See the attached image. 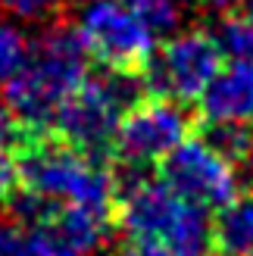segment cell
Segmentation results:
<instances>
[{"mask_svg":"<svg viewBox=\"0 0 253 256\" xmlns=\"http://www.w3.org/2000/svg\"><path fill=\"white\" fill-rule=\"evenodd\" d=\"M112 228L119 232L116 256H210L212 225L204 206L147 175L122 190L112 210Z\"/></svg>","mask_w":253,"mask_h":256,"instance_id":"obj_1","label":"cell"},{"mask_svg":"<svg viewBox=\"0 0 253 256\" xmlns=\"http://www.w3.org/2000/svg\"><path fill=\"white\" fill-rule=\"evenodd\" d=\"M88 60L75 25L50 22L28 44L22 66L0 88L4 106L32 132H47L60 104L88 78Z\"/></svg>","mask_w":253,"mask_h":256,"instance_id":"obj_2","label":"cell"},{"mask_svg":"<svg viewBox=\"0 0 253 256\" xmlns=\"http://www.w3.org/2000/svg\"><path fill=\"white\" fill-rule=\"evenodd\" d=\"M19 188L50 203L116 210V178L110 160L69 147L50 132H38L19 153Z\"/></svg>","mask_w":253,"mask_h":256,"instance_id":"obj_3","label":"cell"},{"mask_svg":"<svg viewBox=\"0 0 253 256\" xmlns=\"http://www.w3.org/2000/svg\"><path fill=\"white\" fill-rule=\"evenodd\" d=\"M147 97V84L141 72H110L97 78H84L75 91L60 104L47 132L66 140L69 147L97 160L112 156V138L119 119L134 104Z\"/></svg>","mask_w":253,"mask_h":256,"instance_id":"obj_4","label":"cell"},{"mask_svg":"<svg viewBox=\"0 0 253 256\" xmlns=\"http://www.w3.org/2000/svg\"><path fill=\"white\" fill-rule=\"evenodd\" d=\"M75 32L88 56L110 72H141L154 54V32L122 0H91Z\"/></svg>","mask_w":253,"mask_h":256,"instance_id":"obj_5","label":"cell"},{"mask_svg":"<svg viewBox=\"0 0 253 256\" xmlns=\"http://www.w3.org/2000/svg\"><path fill=\"white\" fill-rule=\"evenodd\" d=\"M219 69L222 54L212 34L204 28H191L154 50L147 66L141 69V78L147 84V94L175 100V104H191L204 94V88Z\"/></svg>","mask_w":253,"mask_h":256,"instance_id":"obj_6","label":"cell"},{"mask_svg":"<svg viewBox=\"0 0 253 256\" xmlns=\"http://www.w3.org/2000/svg\"><path fill=\"white\" fill-rule=\"evenodd\" d=\"M194 128L197 119L184 110V104L147 94L119 119L116 138H112V162L150 169L162 156H169L182 140L191 138Z\"/></svg>","mask_w":253,"mask_h":256,"instance_id":"obj_7","label":"cell"},{"mask_svg":"<svg viewBox=\"0 0 253 256\" xmlns=\"http://www.w3.org/2000/svg\"><path fill=\"white\" fill-rule=\"evenodd\" d=\"M160 178L175 194H182L184 200L204 210H222L241 190L234 166L219 150H212L204 138H188L169 156H162Z\"/></svg>","mask_w":253,"mask_h":256,"instance_id":"obj_8","label":"cell"},{"mask_svg":"<svg viewBox=\"0 0 253 256\" xmlns=\"http://www.w3.org/2000/svg\"><path fill=\"white\" fill-rule=\"evenodd\" d=\"M200 122H253V62H232L204 88Z\"/></svg>","mask_w":253,"mask_h":256,"instance_id":"obj_9","label":"cell"},{"mask_svg":"<svg viewBox=\"0 0 253 256\" xmlns=\"http://www.w3.org/2000/svg\"><path fill=\"white\" fill-rule=\"evenodd\" d=\"M41 228H47L75 256H94L110 244L112 212L94 206H75V203H56Z\"/></svg>","mask_w":253,"mask_h":256,"instance_id":"obj_10","label":"cell"},{"mask_svg":"<svg viewBox=\"0 0 253 256\" xmlns=\"http://www.w3.org/2000/svg\"><path fill=\"white\" fill-rule=\"evenodd\" d=\"M212 250L219 256H253V194L222 206L212 222Z\"/></svg>","mask_w":253,"mask_h":256,"instance_id":"obj_11","label":"cell"},{"mask_svg":"<svg viewBox=\"0 0 253 256\" xmlns=\"http://www.w3.org/2000/svg\"><path fill=\"white\" fill-rule=\"evenodd\" d=\"M0 256H75L41 225L16 219L10 210L0 212Z\"/></svg>","mask_w":253,"mask_h":256,"instance_id":"obj_12","label":"cell"},{"mask_svg":"<svg viewBox=\"0 0 253 256\" xmlns=\"http://www.w3.org/2000/svg\"><path fill=\"white\" fill-rule=\"evenodd\" d=\"M210 34L222 56H228L232 62H253V19L247 12L228 4H219Z\"/></svg>","mask_w":253,"mask_h":256,"instance_id":"obj_13","label":"cell"},{"mask_svg":"<svg viewBox=\"0 0 253 256\" xmlns=\"http://www.w3.org/2000/svg\"><path fill=\"white\" fill-rule=\"evenodd\" d=\"M134 12L144 19V25L156 34H172L182 22V4L178 0H128Z\"/></svg>","mask_w":253,"mask_h":256,"instance_id":"obj_14","label":"cell"},{"mask_svg":"<svg viewBox=\"0 0 253 256\" xmlns=\"http://www.w3.org/2000/svg\"><path fill=\"white\" fill-rule=\"evenodd\" d=\"M25 50H28V41L16 25H0V84L22 66Z\"/></svg>","mask_w":253,"mask_h":256,"instance_id":"obj_15","label":"cell"},{"mask_svg":"<svg viewBox=\"0 0 253 256\" xmlns=\"http://www.w3.org/2000/svg\"><path fill=\"white\" fill-rule=\"evenodd\" d=\"M66 4H69V0H0V6H4L10 16L28 19V22L54 19V16H60V10Z\"/></svg>","mask_w":253,"mask_h":256,"instance_id":"obj_16","label":"cell"},{"mask_svg":"<svg viewBox=\"0 0 253 256\" xmlns=\"http://www.w3.org/2000/svg\"><path fill=\"white\" fill-rule=\"evenodd\" d=\"M38 132H32L16 112H10L6 106H0V150H10V153H19Z\"/></svg>","mask_w":253,"mask_h":256,"instance_id":"obj_17","label":"cell"},{"mask_svg":"<svg viewBox=\"0 0 253 256\" xmlns=\"http://www.w3.org/2000/svg\"><path fill=\"white\" fill-rule=\"evenodd\" d=\"M19 190V160L16 153L0 150V203H6Z\"/></svg>","mask_w":253,"mask_h":256,"instance_id":"obj_18","label":"cell"},{"mask_svg":"<svg viewBox=\"0 0 253 256\" xmlns=\"http://www.w3.org/2000/svg\"><path fill=\"white\" fill-rule=\"evenodd\" d=\"M238 10H241V12H247V16L253 19V0H241V4H238Z\"/></svg>","mask_w":253,"mask_h":256,"instance_id":"obj_19","label":"cell"}]
</instances>
